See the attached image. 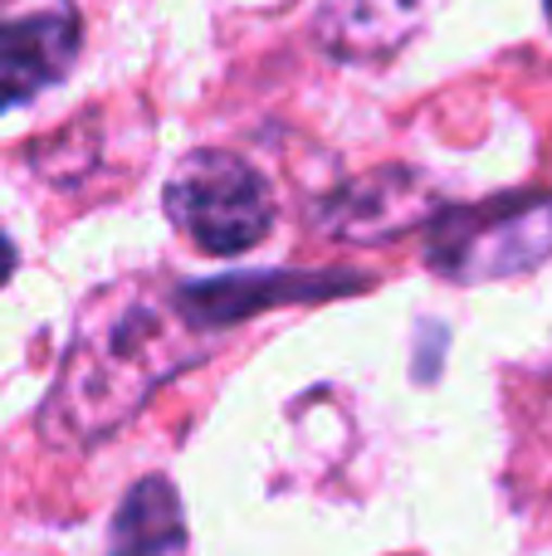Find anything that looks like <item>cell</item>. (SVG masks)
<instances>
[{
  "label": "cell",
  "mask_w": 552,
  "mask_h": 556,
  "mask_svg": "<svg viewBox=\"0 0 552 556\" xmlns=\"http://www.w3.org/2000/svg\"><path fill=\"white\" fill-rule=\"evenodd\" d=\"M181 303L142 283H108L84 303L59 381L45 405L49 440L93 444L123 430L147 395L172 381L181 366L201 362V337H191Z\"/></svg>",
  "instance_id": "6da1fadb"
},
{
  "label": "cell",
  "mask_w": 552,
  "mask_h": 556,
  "mask_svg": "<svg viewBox=\"0 0 552 556\" xmlns=\"http://www.w3.org/2000/svg\"><path fill=\"white\" fill-rule=\"evenodd\" d=\"M552 250V195H499L485 205H446L430 230V264L460 283L524 274Z\"/></svg>",
  "instance_id": "7a4b0ae2"
},
{
  "label": "cell",
  "mask_w": 552,
  "mask_h": 556,
  "mask_svg": "<svg viewBox=\"0 0 552 556\" xmlns=\"http://www.w3.org/2000/svg\"><path fill=\"white\" fill-rule=\"evenodd\" d=\"M166 215L205 254H244L269 235L274 201L250 162L230 152H191L166 181Z\"/></svg>",
  "instance_id": "3957f363"
},
{
  "label": "cell",
  "mask_w": 552,
  "mask_h": 556,
  "mask_svg": "<svg viewBox=\"0 0 552 556\" xmlns=\"http://www.w3.org/2000/svg\"><path fill=\"white\" fill-rule=\"evenodd\" d=\"M78 54V20L64 5L0 20V113L59 84Z\"/></svg>",
  "instance_id": "277c9868"
},
{
  "label": "cell",
  "mask_w": 552,
  "mask_h": 556,
  "mask_svg": "<svg viewBox=\"0 0 552 556\" xmlns=\"http://www.w3.org/2000/svg\"><path fill=\"white\" fill-rule=\"evenodd\" d=\"M430 0H323L318 39L338 59H381L421 25Z\"/></svg>",
  "instance_id": "5b68a950"
},
{
  "label": "cell",
  "mask_w": 552,
  "mask_h": 556,
  "mask_svg": "<svg viewBox=\"0 0 552 556\" xmlns=\"http://www.w3.org/2000/svg\"><path fill=\"white\" fill-rule=\"evenodd\" d=\"M181 547H186V522L176 489L166 479H142L117 508L113 552L108 556H176Z\"/></svg>",
  "instance_id": "8992f818"
},
{
  "label": "cell",
  "mask_w": 552,
  "mask_h": 556,
  "mask_svg": "<svg viewBox=\"0 0 552 556\" xmlns=\"http://www.w3.org/2000/svg\"><path fill=\"white\" fill-rule=\"evenodd\" d=\"M10 274H15V244H10L5 235H0V283H5Z\"/></svg>",
  "instance_id": "52a82bcc"
},
{
  "label": "cell",
  "mask_w": 552,
  "mask_h": 556,
  "mask_svg": "<svg viewBox=\"0 0 552 556\" xmlns=\"http://www.w3.org/2000/svg\"><path fill=\"white\" fill-rule=\"evenodd\" d=\"M548 20H552V0H548Z\"/></svg>",
  "instance_id": "ba28073f"
}]
</instances>
